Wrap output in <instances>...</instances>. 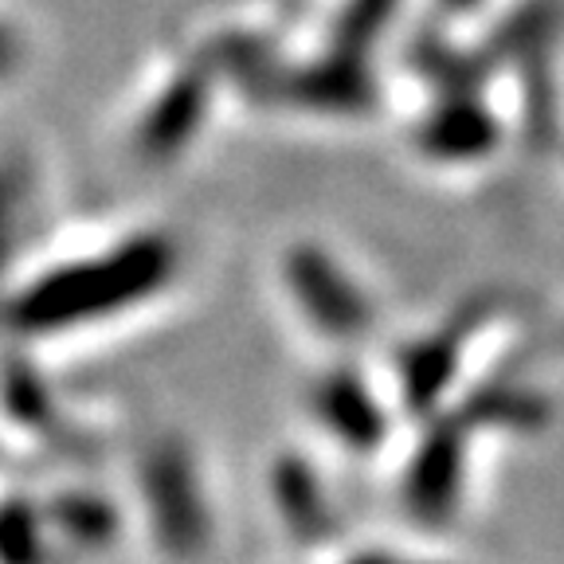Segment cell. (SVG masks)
I'll return each instance as SVG.
<instances>
[{
	"label": "cell",
	"mask_w": 564,
	"mask_h": 564,
	"mask_svg": "<svg viewBox=\"0 0 564 564\" xmlns=\"http://www.w3.org/2000/svg\"><path fill=\"white\" fill-rule=\"evenodd\" d=\"M412 59L440 87V95H470V90L482 87L494 67L490 52H458V47L443 44L435 35H423L420 44L412 47Z\"/></svg>",
	"instance_id": "7c38bea8"
},
{
	"label": "cell",
	"mask_w": 564,
	"mask_h": 564,
	"mask_svg": "<svg viewBox=\"0 0 564 564\" xmlns=\"http://www.w3.org/2000/svg\"><path fill=\"white\" fill-rule=\"evenodd\" d=\"M463 455H467V427L447 415L427 432L404 478V502L420 521H447L463 490Z\"/></svg>",
	"instance_id": "8992f818"
},
{
	"label": "cell",
	"mask_w": 564,
	"mask_h": 564,
	"mask_svg": "<svg viewBox=\"0 0 564 564\" xmlns=\"http://www.w3.org/2000/svg\"><path fill=\"white\" fill-rule=\"evenodd\" d=\"M440 4L447 12H475L478 4H482V0H440Z\"/></svg>",
	"instance_id": "ffe728a7"
},
{
	"label": "cell",
	"mask_w": 564,
	"mask_h": 564,
	"mask_svg": "<svg viewBox=\"0 0 564 564\" xmlns=\"http://www.w3.org/2000/svg\"><path fill=\"white\" fill-rule=\"evenodd\" d=\"M17 204H20V181L12 169H0V279L12 259V236H17Z\"/></svg>",
	"instance_id": "ac0fdd59"
},
{
	"label": "cell",
	"mask_w": 564,
	"mask_h": 564,
	"mask_svg": "<svg viewBox=\"0 0 564 564\" xmlns=\"http://www.w3.org/2000/svg\"><path fill=\"white\" fill-rule=\"evenodd\" d=\"M286 282L302 314L329 337H357L369 326V302L352 286V279L322 251L299 243L286 256Z\"/></svg>",
	"instance_id": "277c9868"
},
{
	"label": "cell",
	"mask_w": 564,
	"mask_h": 564,
	"mask_svg": "<svg viewBox=\"0 0 564 564\" xmlns=\"http://www.w3.org/2000/svg\"><path fill=\"white\" fill-rule=\"evenodd\" d=\"M274 502H279V513L286 518V525H291V533L299 541L329 538L334 513H329L326 490H322L306 458L286 455L274 463Z\"/></svg>",
	"instance_id": "30bf717a"
},
{
	"label": "cell",
	"mask_w": 564,
	"mask_h": 564,
	"mask_svg": "<svg viewBox=\"0 0 564 564\" xmlns=\"http://www.w3.org/2000/svg\"><path fill=\"white\" fill-rule=\"evenodd\" d=\"M216 70H228L256 98L306 106V110H334V115H357L377 102V83L365 70L361 55L334 52L322 63L286 67L274 63L256 40H224L212 52Z\"/></svg>",
	"instance_id": "7a4b0ae2"
},
{
	"label": "cell",
	"mask_w": 564,
	"mask_h": 564,
	"mask_svg": "<svg viewBox=\"0 0 564 564\" xmlns=\"http://www.w3.org/2000/svg\"><path fill=\"white\" fill-rule=\"evenodd\" d=\"M498 138H502V126L486 110L478 90H470V95H443V102L423 118L420 133H415V141H420V150L427 158L451 161V165L486 158L498 145Z\"/></svg>",
	"instance_id": "ba28073f"
},
{
	"label": "cell",
	"mask_w": 564,
	"mask_h": 564,
	"mask_svg": "<svg viewBox=\"0 0 564 564\" xmlns=\"http://www.w3.org/2000/svg\"><path fill=\"white\" fill-rule=\"evenodd\" d=\"M556 28H561L556 4L533 0V4H525V9H518L510 20H506V28H498V35H494V44L486 47V52H490L494 63H502V59L525 63L553 44Z\"/></svg>",
	"instance_id": "5bb4252c"
},
{
	"label": "cell",
	"mask_w": 564,
	"mask_h": 564,
	"mask_svg": "<svg viewBox=\"0 0 564 564\" xmlns=\"http://www.w3.org/2000/svg\"><path fill=\"white\" fill-rule=\"evenodd\" d=\"M4 400H9L12 415H20L24 423H44V408H47V397H44V384L35 380L32 369H9V380H4Z\"/></svg>",
	"instance_id": "e0dca14e"
},
{
	"label": "cell",
	"mask_w": 564,
	"mask_h": 564,
	"mask_svg": "<svg viewBox=\"0 0 564 564\" xmlns=\"http://www.w3.org/2000/svg\"><path fill=\"white\" fill-rule=\"evenodd\" d=\"M141 494L153 521V538L165 553L193 556L208 545V510H204L193 455L176 440L153 443L141 463Z\"/></svg>",
	"instance_id": "3957f363"
},
{
	"label": "cell",
	"mask_w": 564,
	"mask_h": 564,
	"mask_svg": "<svg viewBox=\"0 0 564 564\" xmlns=\"http://www.w3.org/2000/svg\"><path fill=\"white\" fill-rule=\"evenodd\" d=\"M455 420L475 432V427H513V432H533L549 420V400L533 388L521 384H482L475 397L458 408Z\"/></svg>",
	"instance_id": "8fae6325"
},
{
	"label": "cell",
	"mask_w": 564,
	"mask_h": 564,
	"mask_svg": "<svg viewBox=\"0 0 564 564\" xmlns=\"http://www.w3.org/2000/svg\"><path fill=\"white\" fill-rule=\"evenodd\" d=\"M176 247L158 231L133 236L98 259L67 263L35 279L4 306V322L20 334H55L118 314L150 299L173 279Z\"/></svg>",
	"instance_id": "6da1fadb"
},
{
	"label": "cell",
	"mask_w": 564,
	"mask_h": 564,
	"mask_svg": "<svg viewBox=\"0 0 564 564\" xmlns=\"http://www.w3.org/2000/svg\"><path fill=\"white\" fill-rule=\"evenodd\" d=\"M44 513L63 538L75 541V545H83V549H98V545H110V541H115L118 513L110 510V502L98 498V494L67 490V494H59Z\"/></svg>",
	"instance_id": "4fadbf2b"
},
{
	"label": "cell",
	"mask_w": 564,
	"mask_h": 564,
	"mask_svg": "<svg viewBox=\"0 0 564 564\" xmlns=\"http://www.w3.org/2000/svg\"><path fill=\"white\" fill-rule=\"evenodd\" d=\"M212 70H216V63L200 59L181 70V75L161 90L158 102L145 110V118H141V126H138L141 158L169 161L196 138V130H200V122H204V110H208Z\"/></svg>",
	"instance_id": "52a82bcc"
},
{
	"label": "cell",
	"mask_w": 564,
	"mask_h": 564,
	"mask_svg": "<svg viewBox=\"0 0 564 564\" xmlns=\"http://www.w3.org/2000/svg\"><path fill=\"white\" fill-rule=\"evenodd\" d=\"M20 59V44H17V35L9 32V28L0 24V75H9L12 67H17Z\"/></svg>",
	"instance_id": "d6986e66"
},
{
	"label": "cell",
	"mask_w": 564,
	"mask_h": 564,
	"mask_svg": "<svg viewBox=\"0 0 564 564\" xmlns=\"http://www.w3.org/2000/svg\"><path fill=\"white\" fill-rule=\"evenodd\" d=\"M310 404H314L317 420L326 423L337 435V443H345L349 451H377L384 443V408L377 404L369 384L352 369L326 372L310 392Z\"/></svg>",
	"instance_id": "9c48e42d"
},
{
	"label": "cell",
	"mask_w": 564,
	"mask_h": 564,
	"mask_svg": "<svg viewBox=\"0 0 564 564\" xmlns=\"http://www.w3.org/2000/svg\"><path fill=\"white\" fill-rule=\"evenodd\" d=\"M44 521L47 513H40L24 498L0 502V556L4 561H35L44 553Z\"/></svg>",
	"instance_id": "9a60e30c"
},
{
	"label": "cell",
	"mask_w": 564,
	"mask_h": 564,
	"mask_svg": "<svg viewBox=\"0 0 564 564\" xmlns=\"http://www.w3.org/2000/svg\"><path fill=\"white\" fill-rule=\"evenodd\" d=\"M486 302H470V306L455 310L447 326H440L435 334L420 337L412 349H404L400 357V400L412 415H432L435 404L443 400V392L451 388L463 361V345L470 341L478 326L486 322Z\"/></svg>",
	"instance_id": "5b68a950"
},
{
	"label": "cell",
	"mask_w": 564,
	"mask_h": 564,
	"mask_svg": "<svg viewBox=\"0 0 564 564\" xmlns=\"http://www.w3.org/2000/svg\"><path fill=\"white\" fill-rule=\"evenodd\" d=\"M392 12H397V0H349L334 24V47L337 52L361 55L384 32Z\"/></svg>",
	"instance_id": "2e32d148"
}]
</instances>
